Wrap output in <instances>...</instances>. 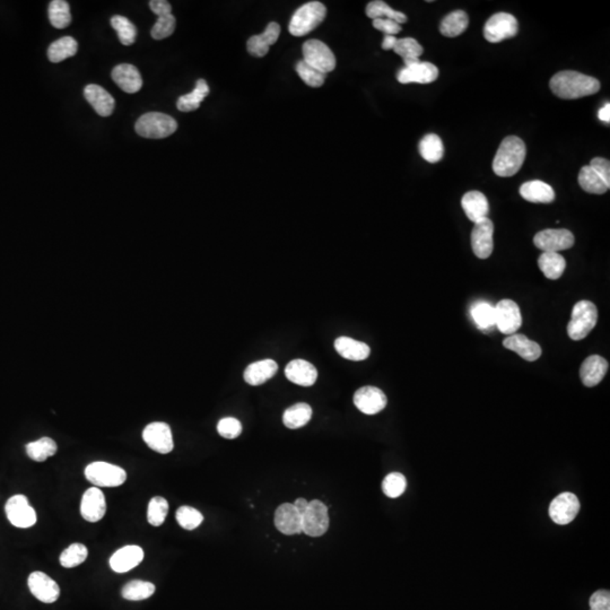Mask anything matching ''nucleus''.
<instances>
[{
  "label": "nucleus",
  "instance_id": "dca6fc26",
  "mask_svg": "<svg viewBox=\"0 0 610 610\" xmlns=\"http://www.w3.org/2000/svg\"><path fill=\"white\" fill-rule=\"evenodd\" d=\"M29 591L38 600L45 604H53L60 597V587L43 572H33L27 580Z\"/></svg>",
  "mask_w": 610,
  "mask_h": 610
},
{
  "label": "nucleus",
  "instance_id": "393cba45",
  "mask_svg": "<svg viewBox=\"0 0 610 610\" xmlns=\"http://www.w3.org/2000/svg\"><path fill=\"white\" fill-rule=\"evenodd\" d=\"M112 79L123 92L135 94L142 88V79L138 69L129 64H121L113 68Z\"/></svg>",
  "mask_w": 610,
  "mask_h": 610
},
{
  "label": "nucleus",
  "instance_id": "6e6552de",
  "mask_svg": "<svg viewBox=\"0 0 610 610\" xmlns=\"http://www.w3.org/2000/svg\"><path fill=\"white\" fill-rule=\"evenodd\" d=\"M329 528V513L326 504L314 500L309 503L305 513L302 516V533L307 536L321 537Z\"/></svg>",
  "mask_w": 610,
  "mask_h": 610
},
{
  "label": "nucleus",
  "instance_id": "f704fd0d",
  "mask_svg": "<svg viewBox=\"0 0 610 610\" xmlns=\"http://www.w3.org/2000/svg\"><path fill=\"white\" fill-rule=\"evenodd\" d=\"M312 417V408L305 403H298L285 410L283 422L288 429H297L305 427Z\"/></svg>",
  "mask_w": 610,
  "mask_h": 610
},
{
  "label": "nucleus",
  "instance_id": "cd10ccee",
  "mask_svg": "<svg viewBox=\"0 0 610 610\" xmlns=\"http://www.w3.org/2000/svg\"><path fill=\"white\" fill-rule=\"evenodd\" d=\"M461 206L469 220L477 223L478 220L487 218L490 203L484 194L479 191H469L462 197Z\"/></svg>",
  "mask_w": 610,
  "mask_h": 610
},
{
  "label": "nucleus",
  "instance_id": "de8ad7c7",
  "mask_svg": "<svg viewBox=\"0 0 610 610\" xmlns=\"http://www.w3.org/2000/svg\"><path fill=\"white\" fill-rule=\"evenodd\" d=\"M407 488L406 477L401 472H391L382 481V491L390 498H397L404 494Z\"/></svg>",
  "mask_w": 610,
  "mask_h": 610
},
{
  "label": "nucleus",
  "instance_id": "aec40b11",
  "mask_svg": "<svg viewBox=\"0 0 610 610\" xmlns=\"http://www.w3.org/2000/svg\"><path fill=\"white\" fill-rule=\"evenodd\" d=\"M107 512L105 496L100 488L92 487L85 492L81 498V513L88 522H97L103 519Z\"/></svg>",
  "mask_w": 610,
  "mask_h": 610
},
{
  "label": "nucleus",
  "instance_id": "423d86ee",
  "mask_svg": "<svg viewBox=\"0 0 610 610\" xmlns=\"http://www.w3.org/2000/svg\"><path fill=\"white\" fill-rule=\"evenodd\" d=\"M85 476L94 486L99 487H118L127 479L125 469L103 461L88 465L85 469Z\"/></svg>",
  "mask_w": 610,
  "mask_h": 610
},
{
  "label": "nucleus",
  "instance_id": "6e6d98bb",
  "mask_svg": "<svg viewBox=\"0 0 610 610\" xmlns=\"http://www.w3.org/2000/svg\"><path fill=\"white\" fill-rule=\"evenodd\" d=\"M590 610H610V594L608 590H599L590 598Z\"/></svg>",
  "mask_w": 610,
  "mask_h": 610
},
{
  "label": "nucleus",
  "instance_id": "a878e982",
  "mask_svg": "<svg viewBox=\"0 0 610 610\" xmlns=\"http://www.w3.org/2000/svg\"><path fill=\"white\" fill-rule=\"evenodd\" d=\"M84 97L101 116H110L114 110L116 101L107 90L100 85L90 84L84 88Z\"/></svg>",
  "mask_w": 610,
  "mask_h": 610
},
{
  "label": "nucleus",
  "instance_id": "5fc2aeb1",
  "mask_svg": "<svg viewBox=\"0 0 610 610\" xmlns=\"http://www.w3.org/2000/svg\"><path fill=\"white\" fill-rule=\"evenodd\" d=\"M589 166L594 168L596 173L605 181L606 186L610 188V162L606 158L594 157Z\"/></svg>",
  "mask_w": 610,
  "mask_h": 610
},
{
  "label": "nucleus",
  "instance_id": "ddd939ff",
  "mask_svg": "<svg viewBox=\"0 0 610 610\" xmlns=\"http://www.w3.org/2000/svg\"><path fill=\"white\" fill-rule=\"evenodd\" d=\"M142 439L151 449L161 455H168L175 448L171 429L162 422L149 424L142 432Z\"/></svg>",
  "mask_w": 610,
  "mask_h": 610
},
{
  "label": "nucleus",
  "instance_id": "2f4dec72",
  "mask_svg": "<svg viewBox=\"0 0 610 610\" xmlns=\"http://www.w3.org/2000/svg\"><path fill=\"white\" fill-rule=\"evenodd\" d=\"M538 266L542 274L552 281H556L562 276L566 268L564 257L556 252H542L538 259Z\"/></svg>",
  "mask_w": 610,
  "mask_h": 610
},
{
  "label": "nucleus",
  "instance_id": "9d476101",
  "mask_svg": "<svg viewBox=\"0 0 610 610\" xmlns=\"http://www.w3.org/2000/svg\"><path fill=\"white\" fill-rule=\"evenodd\" d=\"M575 239L573 233L568 229H547L537 233L533 238V243L542 252L564 251L574 246Z\"/></svg>",
  "mask_w": 610,
  "mask_h": 610
},
{
  "label": "nucleus",
  "instance_id": "5701e85b",
  "mask_svg": "<svg viewBox=\"0 0 610 610\" xmlns=\"http://www.w3.org/2000/svg\"><path fill=\"white\" fill-rule=\"evenodd\" d=\"M142 559L144 550L139 546H126L111 556L110 566L116 573H126L138 566Z\"/></svg>",
  "mask_w": 610,
  "mask_h": 610
},
{
  "label": "nucleus",
  "instance_id": "f03ea898",
  "mask_svg": "<svg viewBox=\"0 0 610 610\" xmlns=\"http://www.w3.org/2000/svg\"><path fill=\"white\" fill-rule=\"evenodd\" d=\"M526 144L517 136H509L500 142L493 161V171L497 177H513L522 168L526 160Z\"/></svg>",
  "mask_w": 610,
  "mask_h": 610
},
{
  "label": "nucleus",
  "instance_id": "412c9836",
  "mask_svg": "<svg viewBox=\"0 0 610 610\" xmlns=\"http://www.w3.org/2000/svg\"><path fill=\"white\" fill-rule=\"evenodd\" d=\"M281 36V26L278 23H269L262 34L253 36L248 40L246 48L250 55L257 58H262L268 53L270 45H275Z\"/></svg>",
  "mask_w": 610,
  "mask_h": 610
},
{
  "label": "nucleus",
  "instance_id": "3c124183",
  "mask_svg": "<svg viewBox=\"0 0 610 610\" xmlns=\"http://www.w3.org/2000/svg\"><path fill=\"white\" fill-rule=\"evenodd\" d=\"M394 51L403 57L404 60H409V59L420 58V55L424 53V49L413 38H405V39L397 40Z\"/></svg>",
  "mask_w": 610,
  "mask_h": 610
},
{
  "label": "nucleus",
  "instance_id": "f3484780",
  "mask_svg": "<svg viewBox=\"0 0 610 610\" xmlns=\"http://www.w3.org/2000/svg\"><path fill=\"white\" fill-rule=\"evenodd\" d=\"M354 404L365 415H375L385 408L387 399L381 389L366 385L356 391L354 394Z\"/></svg>",
  "mask_w": 610,
  "mask_h": 610
},
{
  "label": "nucleus",
  "instance_id": "864d4df0",
  "mask_svg": "<svg viewBox=\"0 0 610 610\" xmlns=\"http://www.w3.org/2000/svg\"><path fill=\"white\" fill-rule=\"evenodd\" d=\"M217 432L225 439H236L242 433V424L233 417H225L217 424Z\"/></svg>",
  "mask_w": 610,
  "mask_h": 610
},
{
  "label": "nucleus",
  "instance_id": "7ed1b4c3",
  "mask_svg": "<svg viewBox=\"0 0 610 610\" xmlns=\"http://www.w3.org/2000/svg\"><path fill=\"white\" fill-rule=\"evenodd\" d=\"M327 16V8L320 1L304 3L294 13L290 22V33L294 36H304L312 32Z\"/></svg>",
  "mask_w": 610,
  "mask_h": 610
},
{
  "label": "nucleus",
  "instance_id": "603ef678",
  "mask_svg": "<svg viewBox=\"0 0 610 610\" xmlns=\"http://www.w3.org/2000/svg\"><path fill=\"white\" fill-rule=\"evenodd\" d=\"M175 26H177V20L172 14L158 17V20L156 21L152 31H151L153 39L163 40L171 36L175 32Z\"/></svg>",
  "mask_w": 610,
  "mask_h": 610
},
{
  "label": "nucleus",
  "instance_id": "bb28decb",
  "mask_svg": "<svg viewBox=\"0 0 610 610\" xmlns=\"http://www.w3.org/2000/svg\"><path fill=\"white\" fill-rule=\"evenodd\" d=\"M608 366L609 364L604 357L599 355L589 356L582 363L581 368H580L582 383L589 387L600 383L607 373Z\"/></svg>",
  "mask_w": 610,
  "mask_h": 610
},
{
  "label": "nucleus",
  "instance_id": "ea45409f",
  "mask_svg": "<svg viewBox=\"0 0 610 610\" xmlns=\"http://www.w3.org/2000/svg\"><path fill=\"white\" fill-rule=\"evenodd\" d=\"M58 446L53 440L50 437H42L36 442L26 444V453L29 458L36 462H43L52 455H55Z\"/></svg>",
  "mask_w": 610,
  "mask_h": 610
},
{
  "label": "nucleus",
  "instance_id": "49530a36",
  "mask_svg": "<svg viewBox=\"0 0 610 610\" xmlns=\"http://www.w3.org/2000/svg\"><path fill=\"white\" fill-rule=\"evenodd\" d=\"M168 503L164 497L155 496L153 497L149 504V510H147V521L152 526H160L164 523L165 519L168 517Z\"/></svg>",
  "mask_w": 610,
  "mask_h": 610
},
{
  "label": "nucleus",
  "instance_id": "6ab92c4d",
  "mask_svg": "<svg viewBox=\"0 0 610 610\" xmlns=\"http://www.w3.org/2000/svg\"><path fill=\"white\" fill-rule=\"evenodd\" d=\"M275 526L283 535H300L302 533V514L295 509L294 504H281L275 512Z\"/></svg>",
  "mask_w": 610,
  "mask_h": 610
},
{
  "label": "nucleus",
  "instance_id": "a19ab883",
  "mask_svg": "<svg viewBox=\"0 0 610 610\" xmlns=\"http://www.w3.org/2000/svg\"><path fill=\"white\" fill-rule=\"evenodd\" d=\"M49 20L55 29H66L71 23V7L65 0H53L49 5Z\"/></svg>",
  "mask_w": 610,
  "mask_h": 610
},
{
  "label": "nucleus",
  "instance_id": "a211bd4d",
  "mask_svg": "<svg viewBox=\"0 0 610 610\" xmlns=\"http://www.w3.org/2000/svg\"><path fill=\"white\" fill-rule=\"evenodd\" d=\"M439 77V69L431 62H420L398 71L397 79L401 84H431Z\"/></svg>",
  "mask_w": 610,
  "mask_h": 610
},
{
  "label": "nucleus",
  "instance_id": "e433bc0d",
  "mask_svg": "<svg viewBox=\"0 0 610 610\" xmlns=\"http://www.w3.org/2000/svg\"><path fill=\"white\" fill-rule=\"evenodd\" d=\"M420 154L429 163H437L444 155V146L442 139L435 134H429L420 140Z\"/></svg>",
  "mask_w": 610,
  "mask_h": 610
},
{
  "label": "nucleus",
  "instance_id": "bf43d9fd",
  "mask_svg": "<svg viewBox=\"0 0 610 610\" xmlns=\"http://www.w3.org/2000/svg\"><path fill=\"white\" fill-rule=\"evenodd\" d=\"M309 500H305L303 497H300V498H297L295 502H294V507L296 509L298 512H300L302 516L305 513V511L307 510V507H309Z\"/></svg>",
  "mask_w": 610,
  "mask_h": 610
},
{
  "label": "nucleus",
  "instance_id": "052dcab7",
  "mask_svg": "<svg viewBox=\"0 0 610 610\" xmlns=\"http://www.w3.org/2000/svg\"><path fill=\"white\" fill-rule=\"evenodd\" d=\"M598 118L602 121V123H609L610 121V104L606 103L604 107H601L600 110H599V113H598Z\"/></svg>",
  "mask_w": 610,
  "mask_h": 610
},
{
  "label": "nucleus",
  "instance_id": "a18cd8bd",
  "mask_svg": "<svg viewBox=\"0 0 610 610\" xmlns=\"http://www.w3.org/2000/svg\"><path fill=\"white\" fill-rule=\"evenodd\" d=\"M88 550L86 546L79 542L73 544L66 548L60 555V564L66 568H76L88 559Z\"/></svg>",
  "mask_w": 610,
  "mask_h": 610
},
{
  "label": "nucleus",
  "instance_id": "4c0bfd02",
  "mask_svg": "<svg viewBox=\"0 0 610 610\" xmlns=\"http://www.w3.org/2000/svg\"><path fill=\"white\" fill-rule=\"evenodd\" d=\"M366 16L370 17L372 20L387 18V20L397 22L401 25L407 22V16L404 13L392 10L387 3H384L382 0H374V1L368 3Z\"/></svg>",
  "mask_w": 610,
  "mask_h": 610
},
{
  "label": "nucleus",
  "instance_id": "680f3d73",
  "mask_svg": "<svg viewBox=\"0 0 610 610\" xmlns=\"http://www.w3.org/2000/svg\"><path fill=\"white\" fill-rule=\"evenodd\" d=\"M397 40V38L394 36H384L383 42H382V49H383V50H394Z\"/></svg>",
  "mask_w": 610,
  "mask_h": 610
},
{
  "label": "nucleus",
  "instance_id": "20e7f679",
  "mask_svg": "<svg viewBox=\"0 0 610 610\" xmlns=\"http://www.w3.org/2000/svg\"><path fill=\"white\" fill-rule=\"evenodd\" d=\"M136 133L144 138H166L178 129V123L165 113L149 112L142 114L135 125Z\"/></svg>",
  "mask_w": 610,
  "mask_h": 610
},
{
  "label": "nucleus",
  "instance_id": "9b49d317",
  "mask_svg": "<svg viewBox=\"0 0 610 610\" xmlns=\"http://www.w3.org/2000/svg\"><path fill=\"white\" fill-rule=\"evenodd\" d=\"M7 519L14 526L17 528H29L36 523V510L29 505L27 497L24 495H15L7 500L6 507Z\"/></svg>",
  "mask_w": 610,
  "mask_h": 610
},
{
  "label": "nucleus",
  "instance_id": "4d7b16f0",
  "mask_svg": "<svg viewBox=\"0 0 610 610\" xmlns=\"http://www.w3.org/2000/svg\"><path fill=\"white\" fill-rule=\"evenodd\" d=\"M373 27L378 29L380 32L384 33L385 36H396L398 33L401 32V25L392 20L387 18H378L373 20Z\"/></svg>",
  "mask_w": 610,
  "mask_h": 610
},
{
  "label": "nucleus",
  "instance_id": "39448f33",
  "mask_svg": "<svg viewBox=\"0 0 610 610\" xmlns=\"http://www.w3.org/2000/svg\"><path fill=\"white\" fill-rule=\"evenodd\" d=\"M598 321L597 307L590 301H580L572 311L568 335L572 340H582L592 331Z\"/></svg>",
  "mask_w": 610,
  "mask_h": 610
},
{
  "label": "nucleus",
  "instance_id": "13d9d810",
  "mask_svg": "<svg viewBox=\"0 0 610 610\" xmlns=\"http://www.w3.org/2000/svg\"><path fill=\"white\" fill-rule=\"evenodd\" d=\"M149 7L158 17L170 15L172 12L171 3L166 0H152L149 1Z\"/></svg>",
  "mask_w": 610,
  "mask_h": 610
},
{
  "label": "nucleus",
  "instance_id": "72a5a7b5",
  "mask_svg": "<svg viewBox=\"0 0 610 610\" xmlns=\"http://www.w3.org/2000/svg\"><path fill=\"white\" fill-rule=\"evenodd\" d=\"M208 94H209V86L207 84V81L205 79H199L196 84V88L191 93L179 97L177 107L181 112H191V111L197 110Z\"/></svg>",
  "mask_w": 610,
  "mask_h": 610
},
{
  "label": "nucleus",
  "instance_id": "473e14b6",
  "mask_svg": "<svg viewBox=\"0 0 610 610\" xmlns=\"http://www.w3.org/2000/svg\"><path fill=\"white\" fill-rule=\"evenodd\" d=\"M469 25V17L463 10H455L443 18L440 32L448 38H455L465 32Z\"/></svg>",
  "mask_w": 610,
  "mask_h": 610
},
{
  "label": "nucleus",
  "instance_id": "f8f14e48",
  "mask_svg": "<svg viewBox=\"0 0 610 610\" xmlns=\"http://www.w3.org/2000/svg\"><path fill=\"white\" fill-rule=\"evenodd\" d=\"M494 307L496 318L495 326L504 335H514L522 325L519 305L512 300H502Z\"/></svg>",
  "mask_w": 610,
  "mask_h": 610
},
{
  "label": "nucleus",
  "instance_id": "09e8293b",
  "mask_svg": "<svg viewBox=\"0 0 610 610\" xmlns=\"http://www.w3.org/2000/svg\"><path fill=\"white\" fill-rule=\"evenodd\" d=\"M175 518H177L179 524L186 530L197 529L203 521V514L197 509L188 507V505L179 507Z\"/></svg>",
  "mask_w": 610,
  "mask_h": 610
},
{
  "label": "nucleus",
  "instance_id": "c85d7f7f",
  "mask_svg": "<svg viewBox=\"0 0 610 610\" xmlns=\"http://www.w3.org/2000/svg\"><path fill=\"white\" fill-rule=\"evenodd\" d=\"M520 194L524 201L533 203H550L555 199V191L552 186L540 180L523 183L520 188Z\"/></svg>",
  "mask_w": 610,
  "mask_h": 610
},
{
  "label": "nucleus",
  "instance_id": "58836bf2",
  "mask_svg": "<svg viewBox=\"0 0 610 610\" xmlns=\"http://www.w3.org/2000/svg\"><path fill=\"white\" fill-rule=\"evenodd\" d=\"M578 180L582 189L589 194H602L609 190V187L606 186L605 181L589 165L581 168Z\"/></svg>",
  "mask_w": 610,
  "mask_h": 610
},
{
  "label": "nucleus",
  "instance_id": "c756f323",
  "mask_svg": "<svg viewBox=\"0 0 610 610\" xmlns=\"http://www.w3.org/2000/svg\"><path fill=\"white\" fill-rule=\"evenodd\" d=\"M278 371V365L272 359L255 361L249 365L244 371V381L257 387L270 380Z\"/></svg>",
  "mask_w": 610,
  "mask_h": 610
},
{
  "label": "nucleus",
  "instance_id": "37998d69",
  "mask_svg": "<svg viewBox=\"0 0 610 610\" xmlns=\"http://www.w3.org/2000/svg\"><path fill=\"white\" fill-rule=\"evenodd\" d=\"M154 592H155V585L151 582L135 580L123 587L121 594L126 600L140 601L152 597Z\"/></svg>",
  "mask_w": 610,
  "mask_h": 610
},
{
  "label": "nucleus",
  "instance_id": "79ce46f5",
  "mask_svg": "<svg viewBox=\"0 0 610 610\" xmlns=\"http://www.w3.org/2000/svg\"><path fill=\"white\" fill-rule=\"evenodd\" d=\"M472 319L474 323L477 325L478 328L481 330L492 329L496 323V318H495V307H492L491 304L486 302H479V303L474 304L470 310Z\"/></svg>",
  "mask_w": 610,
  "mask_h": 610
},
{
  "label": "nucleus",
  "instance_id": "0eeeda50",
  "mask_svg": "<svg viewBox=\"0 0 610 610\" xmlns=\"http://www.w3.org/2000/svg\"><path fill=\"white\" fill-rule=\"evenodd\" d=\"M303 62L323 74L336 68V57L333 50L320 40H309L303 45Z\"/></svg>",
  "mask_w": 610,
  "mask_h": 610
},
{
  "label": "nucleus",
  "instance_id": "1a4fd4ad",
  "mask_svg": "<svg viewBox=\"0 0 610 610\" xmlns=\"http://www.w3.org/2000/svg\"><path fill=\"white\" fill-rule=\"evenodd\" d=\"M519 25L513 15L509 13L494 14L486 22L484 27L485 39L488 42L498 43L517 36Z\"/></svg>",
  "mask_w": 610,
  "mask_h": 610
},
{
  "label": "nucleus",
  "instance_id": "4be33fe9",
  "mask_svg": "<svg viewBox=\"0 0 610 610\" xmlns=\"http://www.w3.org/2000/svg\"><path fill=\"white\" fill-rule=\"evenodd\" d=\"M285 375L290 381L301 385V387H311L314 385L318 379V371L314 364L304 359H294L290 361L285 368Z\"/></svg>",
  "mask_w": 610,
  "mask_h": 610
},
{
  "label": "nucleus",
  "instance_id": "f257e3e1",
  "mask_svg": "<svg viewBox=\"0 0 610 610\" xmlns=\"http://www.w3.org/2000/svg\"><path fill=\"white\" fill-rule=\"evenodd\" d=\"M549 88L559 99L575 100L598 93L600 81L579 71H564L552 76Z\"/></svg>",
  "mask_w": 610,
  "mask_h": 610
},
{
  "label": "nucleus",
  "instance_id": "4468645a",
  "mask_svg": "<svg viewBox=\"0 0 610 610\" xmlns=\"http://www.w3.org/2000/svg\"><path fill=\"white\" fill-rule=\"evenodd\" d=\"M580 511L578 497L572 493H562L556 496L549 505V517L561 526L571 523Z\"/></svg>",
  "mask_w": 610,
  "mask_h": 610
},
{
  "label": "nucleus",
  "instance_id": "7c9ffc66",
  "mask_svg": "<svg viewBox=\"0 0 610 610\" xmlns=\"http://www.w3.org/2000/svg\"><path fill=\"white\" fill-rule=\"evenodd\" d=\"M335 348L339 355L349 361H359L368 359L371 348L365 342L349 337H339L335 340Z\"/></svg>",
  "mask_w": 610,
  "mask_h": 610
},
{
  "label": "nucleus",
  "instance_id": "2eb2a0df",
  "mask_svg": "<svg viewBox=\"0 0 610 610\" xmlns=\"http://www.w3.org/2000/svg\"><path fill=\"white\" fill-rule=\"evenodd\" d=\"M494 224L490 218L478 220L474 223L472 232V246L476 257L479 259H487L491 257L494 250Z\"/></svg>",
  "mask_w": 610,
  "mask_h": 610
},
{
  "label": "nucleus",
  "instance_id": "c9c22d12",
  "mask_svg": "<svg viewBox=\"0 0 610 610\" xmlns=\"http://www.w3.org/2000/svg\"><path fill=\"white\" fill-rule=\"evenodd\" d=\"M78 43L71 36H64L52 43L48 49L49 60L51 62H64L77 53Z\"/></svg>",
  "mask_w": 610,
  "mask_h": 610
},
{
  "label": "nucleus",
  "instance_id": "b1692460",
  "mask_svg": "<svg viewBox=\"0 0 610 610\" xmlns=\"http://www.w3.org/2000/svg\"><path fill=\"white\" fill-rule=\"evenodd\" d=\"M503 346L509 351L517 353L518 355L528 361H537L542 356V351L539 344L520 333H514L504 339Z\"/></svg>",
  "mask_w": 610,
  "mask_h": 610
},
{
  "label": "nucleus",
  "instance_id": "8fccbe9b",
  "mask_svg": "<svg viewBox=\"0 0 610 610\" xmlns=\"http://www.w3.org/2000/svg\"><path fill=\"white\" fill-rule=\"evenodd\" d=\"M295 69H296L297 74L300 76L301 79H302L307 86L318 88L325 84L327 75L323 74L321 71H316V68L307 65L303 60L297 64Z\"/></svg>",
  "mask_w": 610,
  "mask_h": 610
},
{
  "label": "nucleus",
  "instance_id": "c03bdc74",
  "mask_svg": "<svg viewBox=\"0 0 610 610\" xmlns=\"http://www.w3.org/2000/svg\"><path fill=\"white\" fill-rule=\"evenodd\" d=\"M111 25L118 33V38L121 45H131L137 38V29L133 23L127 17L116 15L111 18Z\"/></svg>",
  "mask_w": 610,
  "mask_h": 610
}]
</instances>
